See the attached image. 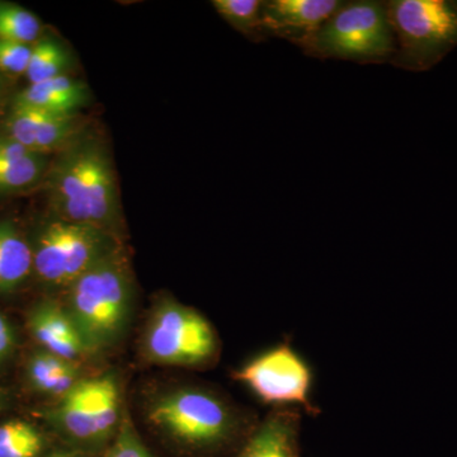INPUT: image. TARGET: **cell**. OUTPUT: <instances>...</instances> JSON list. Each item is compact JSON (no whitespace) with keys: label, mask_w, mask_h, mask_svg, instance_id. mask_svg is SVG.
<instances>
[{"label":"cell","mask_w":457,"mask_h":457,"mask_svg":"<svg viewBox=\"0 0 457 457\" xmlns=\"http://www.w3.org/2000/svg\"><path fill=\"white\" fill-rule=\"evenodd\" d=\"M66 147L54 167L50 185L62 220L114 234L120 204L110 156L96 140H78Z\"/></svg>","instance_id":"cell-1"},{"label":"cell","mask_w":457,"mask_h":457,"mask_svg":"<svg viewBox=\"0 0 457 457\" xmlns=\"http://www.w3.org/2000/svg\"><path fill=\"white\" fill-rule=\"evenodd\" d=\"M131 278L121 249L99 262L71 286L68 312L87 351L110 347L131 311Z\"/></svg>","instance_id":"cell-2"},{"label":"cell","mask_w":457,"mask_h":457,"mask_svg":"<svg viewBox=\"0 0 457 457\" xmlns=\"http://www.w3.org/2000/svg\"><path fill=\"white\" fill-rule=\"evenodd\" d=\"M308 56L348 60L359 64L393 62L396 45L386 3H342L309 37L297 42Z\"/></svg>","instance_id":"cell-3"},{"label":"cell","mask_w":457,"mask_h":457,"mask_svg":"<svg viewBox=\"0 0 457 457\" xmlns=\"http://www.w3.org/2000/svg\"><path fill=\"white\" fill-rule=\"evenodd\" d=\"M386 12L396 45L392 62L399 68L427 71L457 46V3L394 0Z\"/></svg>","instance_id":"cell-4"},{"label":"cell","mask_w":457,"mask_h":457,"mask_svg":"<svg viewBox=\"0 0 457 457\" xmlns=\"http://www.w3.org/2000/svg\"><path fill=\"white\" fill-rule=\"evenodd\" d=\"M120 249L113 233L60 219L42 228L33 251V269L46 284L71 286Z\"/></svg>","instance_id":"cell-5"},{"label":"cell","mask_w":457,"mask_h":457,"mask_svg":"<svg viewBox=\"0 0 457 457\" xmlns=\"http://www.w3.org/2000/svg\"><path fill=\"white\" fill-rule=\"evenodd\" d=\"M149 418L174 440L197 450L222 446L237 427L230 408L212 393L200 389L164 395L150 409Z\"/></svg>","instance_id":"cell-6"},{"label":"cell","mask_w":457,"mask_h":457,"mask_svg":"<svg viewBox=\"0 0 457 457\" xmlns=\"http://www.w3.org/2000/svg\"><path fill=\"white\" fill-rule=\"evenodd\" d=\"M145 351L150 360L163 365L201 366L215 357L218 338L200 312L165 303L156 309L147 327Z\"/></svg>","instance_id":"cell-7"},{"label":"cell","mask_w":457,"mask_h":457,"mask_svg":"<svg viewBox=\"0 0 457 457\" xmlns=\"http://www.w3.org/2000/svg\"><path fill=\"white\" fill-rule=\"evenodd\" d=\"M234 378L248 386L266 404H296L309 413L315 411L311 403L312 370L287 343L249 361L236 371Z\"/></svg>","instance_id":"cell-8"},{"label":"cell","mask_w":457,"mask_h":457,"mask_svg":"<svg viewBox=\"0 0 457 457\" xmlns=\"http://www.w3.org/2000/svg\"><path fill=\"white\" fill-rule=\"evenodd\" d=\"M338 0H270L262 4V31L297 44L341 7Z\"/></svg>","instance_id":"cell-9"},{"label":"cell","mask_w":457,"mask_h":457,"mask_svg":"<svg viewBox=\"0 0 457 457\" xmlns=\"http://www.w3.org/2000/svg\"><path fill=\"white\" fill-rule=\"evenodd\" d=\"M7 128L8 137L42 155L73 143L78 131L74 116L42 112L16 104Z\"/></svg>","instance_id":"cell-10"},{"label":"cell","mask_w":457,"mask_h":457,"mask_svg":"<svg viewBox=\"0 0 457 457\" xmlns=\"http://www.w3.org/2000/svg\"><path fill=\"white\" fill-rule=\"evenodd\" d=\"M29 329L45 350L62 359L74 362L88 352L68 311L55 303H41L31 312Z\"/></svg>","instance_id":"cell-11"},{"label":"cell","mask_w":457,"mask_h":457,"mask_svg":"<svg viewBox=\"0 0 457 457\" xmlns=\"http://www.w3.org/2000/svg\"><path fill=\"white\" fill-rule=\"evenodd\" d=\"M299 433V414L278 411L255 429L237 457H300Z\"/></svg>","instance_id":"cell-12"},{"label":"cell","mask_w":457,"mask_h":457,"mask_svg":"<svg viewBox=\"0 0 457 457\" xmlns=\"http://www.w3.org/2000/svg\"><path fill=\"white\" fill-rule=\"evenodd\" d=\"M88 99L86 84L64 74L46 82L29 84L17 96L14 104L42 112L73 116L75 111L83 107Z\"/></svg>","instance_id":"cell-13"},{"label":"cell","mask_w":457,"mask_h":457,"mask_svg":"<svg viewBox=\"0 0 457 457\" xmlns=\"http://www.w3.org/2000/svg\"><path fill=\"white\" fill-rule=\"evenodd\" d=\"M55 422L69 437L79 442H98L93 417V378L79 381L62 398Z\"/></svg>","instance_id":"cell-14"},{"label":"cell","mask_w":457,"mask_h":457,"mask_svg":"<svg viewBox=\"0 0 457 457\" xmlns=\"http://www.w3.org/2000/svg\"><path fill=\"white\" fill-rule=\"evenodd\" d=\"M33 269V251L12 222H0V293L25 281Z\"/></svg>","instance_id":"cell-15"},{"label":"cell","mask_w":457,"mask_h":457,"mask_svg":"<svg viewBox=\"0 0 457 457\" xmlns=\"http://www.w3.org/2000/svg\"><path fill=\"white\" fill-rule=\"evenodd\" d=\"M93 417L97 441H106L119 423V387L112 376L93 378Z\"/></svg>","instance_id":"cell-16"},{"label":"cell","mask_w":457,"mask_h":457,"mask_svg":"<svg viewBox=\"0 0 457 457\" xmlns=\"http://www.w3.org/2000/svg\"><path fill=\"white\" fill-rule=\"evenodd\" d=\"M69 65H71V59L64 47L59 42L46 38L32 46L26 77L29 84L46 82L64 75Z\"/></svg>","instance_id":"cell-17"},{"label":"cell","mask_w":457,"mask_h":457,"mask_svg":"<svg viewBox=\"0 0 457 457\" xmlns=\"http://www.w3.org/2000/svg\"><path fill=\"white\" fill-rule=\"evenodd\" d=\"M40 20L13 3L0 2V40L31 45L40 37Z\"/></svg>","instance_id":"cell-18"},{"label":"cell","mask_w":457,"mask_h":457,"mask_svg":"<svg viewBox=\"0 0 457 457\" xmlns=\"http://www.w3.org/2000/svg\"><path fill=\"white\" fill-rule=\"evenodd\" d=\"M41 449V435L29 423L12 420L0 426V457H36Z\"/></svg>","instance_id":"cell-19"},{"label":"cell","mask_w":457,"mask_h":457,"mask_svg":"<svg viewBox=\"0 0 457 457\" xmlns=\"http://www.w3.org/2000/svg\"><path fill=\"white\" fill-rule=\"evenodd\" d=\"M263 3L258 0H215L218 13L237 31L248 36H260L262 32L261 11Z\"/></svg>","instance_id":"cell-20"},{"label":"cell","mask_w":457,"mask_h":457,"mask_svg":"<svg viewBox=\"0 0 457 457\" xmlns=\"http://www.w3.org/2000/svg\"><path fill=\"white\" fill-rule=\"evenodd\" d=\"M44 156L32 154L16 161L0 162V192L25 188L35 183L46 165Z\"/></svg>","instance_id":"cell-21"},{"label":"cell","mask_w":457,"mask_h":457,"mask_svg":"<svg viewBox=\"0 0 457 457\" xmlns=\"http://www.w3.org/2000/svg\"><path fill=\"white\" fill-rule=\"evenodd\" d=\"M73 361L62 359L51 352L36 353L29 361V380L38 392L50 394L57 378L65 371Z\"/></svg>","instance_id":"cell-22"},{"label":"cell","mask_w":457,"mask_h":457,"mask_svg":"<svg viewBox=\"0 0 457 457\" xmlns=\"http://www.w3.org/2000/svg\"><path fill=\"white\" fill-rule=\"evenodd\" d=\"M106 457H153L129 420H123Z\"/></svg>","instance_id":"cell-23"},{"label":"cell","mask_w":457,"mask_h":457,"mask_svg":"<svg viewBox=\"0 0 457 457\" xmlns=\"http://www.w3.org/2000/svg\"><path fill=\"white\" fill-rule=\"evenodd\" d=\"M31 54V45L0 40V71L9 74H26Z\"/></svg>","instance_id":"cell-24"},{"label":"cell","mask_w":457,"mask_h":457,"mask_svg":"<svg viewBox=\"0 0 457 457\" xmlns=\"http://www.w3.org/2000/svg\"><path fill=\"white\" fill-rule=\"evenodd\" d=\"M37 154L27 149L22 144L12 139L8 135L0 137V162L16 161V159L26 158V156Z\"/></svg>","instance_id":"cell-25"},{"label":"cell","mask_w":457,"mask_h":457,"mask_svg":"<svg viewBox=\"0 0 457 457\" xmlns=\"http://www.w3.org/2000/svg\"><path fill=\"white\" fill-rule=\"evenodd\" d=\"M14 345V335L5 318L0 314V361L8 356Z\"/></svg>","instance_id":"cell-26"},{"label":"cell","mask_w":457,"mask_h":457,"mask_svg":"<svg viewBox=\"0 0 457 457\" xmlns=\"http://www.w3.org/2000/svg\"><path fill=\"white\" fill-rule=\"evenodd\" d=\"M49 457H80V456L74 455V453H54V455H51Z\"/></svg>","instance_id":"cell-27"},{"label":"cell","mask_w":457,"mask_h":457,"mask_svg":"<svg viewBox=\"0 0 457 457\" xmlns=\"http://www.w3.org/2000/svg\"><path fill=\"white\" fill-rule=\"evenodd\" d=\"M2 405H3V400H2V396H0V408H2Z\"/></svg>","instance_id":"cell-28"}]
</instances>
